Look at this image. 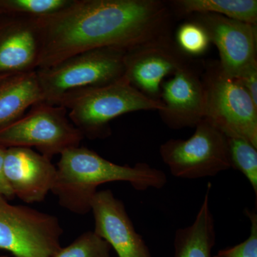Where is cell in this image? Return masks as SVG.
Instances as JSON below:
<instances>
[{"label": "cell", "mask_w": 257, "mask_h": 257, "mask_svg": "<svg viewBox=\"0 0 257 257\" xmlns=\"http://www.w3.org/2000/svg\"><path fill=\"white\" fill-rule=\"evenodd\" d=\"M172 10L161 0H71L36 18L40 35L37 69L96 49L126 51L171 37Z\"/></svg>", "instance_id": "6da1fadb"}, {"label": "cell", "mask_w": 257, "mask_h": 257, "mask_svg": "<svg viewBox=\"0 0 257 257\" xmlns=\"http://www.w3.org/2000/svg\"><path fill=\"white\" fill-rule=\"evenodd\" d=\"M52 192L62 207L79 215L91 211L97 187L109 182H125L138 191L162 189L167 182L165 172L147 163L134 167L105 160L84 147L69 148L60 155Z\"/></svg>", "instance_id": "7a4b0ae2"}, {"label": "cell", "mask_w": 257, "mask_h": 257, "mask_svg": "<svg viewBox=\"0 0 257 257\" xmlns=\"http://www.w3.org/2000/svg\"><path fill=\"white\" fill-rule=\"evenodd\" d=\"M54 105L67 111L71 122L84 138L104 139L111 135L109 123L121 116L142 110H163L160 100L148 97L132 85L126 77L100 87L64 94Z\"/></svg>", "instance_id": "3957f363"}, {"label": "cell", "mask_w": 257, "mask_h": 257, "mask_svg": "<svg viewBox=\"0 0 257 257\" xmlns=\"http://www.w3.org/2000/svg\"><path fill=\"white\" fill-rule=\"evenodd\" d=\"M126 53L113 47L96 49L37 69L45 102L54 105L67 93L106 85L122 78Z\"/></svg>", "instance_id": "277c9868"}, {"label": "cell", "mask_w": 257, "mask_h": 257, "mask_svg": "<svg viewBox=\"0 0 257 257\" xmlns=\"http://www.w3.org/2000/svg\"><path fill=\"white\" fill-rule=\"evenodd\" d=\"M204 119L226 138L247 140L257 147V105L237 79L226 75L219 62L205 66Z\"/></svg>", "instance_id": "5b68a950"}, {"label": "cell", "mask_w": 257, "mask_h": 257, "mask_svg": "<svg viewBox=\"0 0 257 257\" xmlns=\"http://www.w3.org/2000/svg\"><path fill=\"white\" fill-rule=\"evenodd\" d=\"M84 138L64 108L45 101L32 106L13 122L0 126V146L35 147L50 160L69 148L80 146Z\"/></svg>", "instance_id": "8992f818"}, {"label": "cell", "mask_w": 257, "mask_h": 257, "mask_svg": "<svg viewBox=\"0 0 257 257\" xmlns=\"http://www.w3.org/2000/svg\"><path fill=\"white\" fill-rule=\"evenodd\" d=\"M63 229L56 216L13 205L0 195V248L14 257H53Z\"/></svg>", "instance_id": "52a82bcc"}, {"label": "cell", "mask_w": 257, "mask_h": 257, "mask_svg": "<svg viewBox=\"0 0 257 257\" xmlns=\"http://www.w3.org/2000/svg\"><path fill=\"white\" fill-rule=\"evenodd\" d=\"M160 156L177 178L214 177L229 170L227 138L204 119L187 140H170L161 145Z\"/></svg>", "instance_id": "ba28073f"}, {"label": "cell", "mask_w": 257, "mask_h": 257, "mask_svg": "<svg viewBox=\"0 0 257 257\" xmlns=\"http://www.w3.org/2000/svg\"><path fill=\"white\" fill-rule=\"evenodd\" d=\"M190 63L187 55L167 37L127 51L124 76L140 92L160 100L164 79Z\"/></svg>", "instance_id": "9c48e42d"}, {"label": "cell", "mask_w": 257, "mask_h": 257, "mask_svg": "<svg viewBox=\"0 0 257 257\" xmlns=\"http://www.w3.org/2000/svg\"><path fill=\"white\" fill-rule=\"evenodd\" d=\"M194 21L216 45L225 74L236 79L257 65L256 25L213 14L195 15Z\"/></svg>", "instance_id": "30bf717a"}, {"label": "cell", "mask_w": 257, "mask_h": 257, "mask_svg": "<svg viewBox=\"0 0 257 257\" xmlns=\"http://www.w3.org/2000/svg\"><path fill=\"white\" fill-rule=\"evenodd\" d=\"M159 111L168 127L182 130L195 127L204 119L205 93L202 75L192 63L181 69L161 86Z\"/></svg>", "instance_id": "8fae6325"}, {"label": "cell", "mask_w": 257, "mask_h": 257, "mask_svg": "<svg viewBox=\"0 0 257 257\" xmlns=\"http://www.w3.org/2000/svg\"><path fill=\"white\" fill-rule=\"evenodd\" d=\"M91 211L94 231L109 243L119 257H152L143 236L137 232L124 203L109 189L97 191Z\"/></svg>", "instance_id": "7c38bea8"}, {"label": "cell", "mask_w": 257, "mask_h": 257, "mask_svg": "<svg viewBox=\"0 0 257 257\" xmlns=\"http://www.w3.org/2000/svg\"><path fill=\"white\" fill-rule=\"evenodd\" d=\"M4 169L15 197L29 204L45 199L57 175V167L50 159L25 147L7 148Z\"/></svg>", "instance_id": "4fadbf2b"}, {"label": "cell", "mask_w": 257, "mask_h": 257, "mask_svg": "<svg viewBox=\"0 0 257 257\" xmlns=\"http://www.w3.org/2000/svg\"><path fill=\"white\" fill-rule=\"evenodd\" d=\"M0 74H15L37 70L40 35L36 18L1 15Z\"/></svg>", "instance_id": "5bb4252c"}, {"label": "cell", "mask_w": 257, "mask_h": 257, "mask_svg": "<svg viewBox=\"0 0 257 257\" xmlns=\"http://www.w3.org/2000/svg\"><path fill=\"white\" fill-rule=\"evenodd\" d=\"M45 101L37 71L12 74L0 82V126L22 117L28 108Z\"/></svg>", "instance_id": "9a60e30c"}, {"label": "cell", "mask_w": 257, "mask_h": 257, "mask_svg": "<svg viewBox=\"0 0 257 257\" xmlns=\"http://www.w3.org/2000/svg\"><path fill=\"white\" fill-rule=\"evenodd\" d=\"M211 183L202 206L192 224L176 231L174 239L175 257H213L216 242L215 221L209 207Z\"/></svg>", "instance_id": "2e32d148"}, {"label": "cell", "mask_w": 257, "mask_h": 257, "mask_svg": "<svg viewBox=\"0 0 257 257\" xmlns=\"http://www.w3.org/2000/svg\"><path fill=\"white\" fill-rule=\"evenodd\" d=\"M168 4L179 16L217 15L257 25L256 0H175Z\"/></svg>", "instance_id": "e0dca14e"}, {"label": "cell", "mask_w": 257, "mask_h": 257, "mask_svg": "<svg viewBox=\"0 0 257 257\" xmlns=\"http://www.w3.org/2000/svg\"><path fill=\"white\" fill-rule=\"evenodd\" d=\"M231 168L239 171L252 187L257 198V147L244 139L227 138Z\"/></svg>", "instance_id": "ac0fdd59"}, {"label": "cell", "mask_w": 257, "mask_h": 257, "mask_svg": "<svg viewBox=\"0 0 257 257\" xmlns=\"http://www.w3.org/2000/svg\"><path fill=\"white\" fill-rule=\"evenodd\" d=\"M71 0H0V15L39 18L63 9Z\"/></svg>", "instance_id": "d6986e66"}, {"label": "cell", "mask_w": 257, "mask_h": 257, "mask_svg": "<svg viewBox=\"0 0 257 257\" xmlns=\"http://www.w3.org/2000/svg\"><path fill=\"white\" fill-rule=\"evenodd\" d=\"M111 248L94 231H86L53 257H110Z\"/></svg>", "instance_id": "ffe728a7"}, {"label": "cell", "mask_w": 257, "mask_h": 257, "mask_svg": "<svg viewBox=\"0 0 257 257\" xmlns=\"http://www.w3.org/2000/svg\"><path fill=\"white\" fill-rule=\"evenodd\" d=\"M176 40L179 50L189 55H202L211 43L205 29L194 21L179 27Z\"/></svg>", "instance_id": "44dd1931"}, {"label": "cell", "mask_w": 257, "mask_h": 257, "mask_svg": "<svg viewBox=\"0 0 257 257\" xmlns=\"http://www.w3.org/2000/svg\"><path fill=\"white\" fill-rule=\"evenodd\" d=\"M251 222L250 234L247 239L239 244L220 250L218 255L222 257H257V213L256 208L245 210Z\"/></svg>", "instance_id": "7402d4cb"}, {"label": "cell", "mask_w": 257, "mask_h": 257, "mask_svg": "<svg viewBox=\"0 0 257 257\" xmlns=\"http://www.w3.org/2000/svg\"><path fill=\"white\" fill-rule=\"evenodd\" d=\"M236 79L257 105V65L248 69Z\"/></svg>", "instance_id": "603a6c76"}, {"label": "cell", "mask_w": 257, "mask_h": 257, "mask_svg": "<svg viewBox=\"0 0 257 257\" xmlns=\"http://www.w3.org/2000/svg\"><path fill=\"white\" fill-rule=\"evenodd\" d=\"M6 148L0 146V195L7 199H13L15 197L14 193L10 188L5 175V157Z\"/></svg>", "instance_id": "cb8c5ba5"}, {"label": "cell", "mask_w": 257, "mask_h": 257, "mask_svg": "<svg viewBox=\"0 0 257 257\" xmlns=\"http://www.w3.org/2000/svg\"><path fill=\"white\" fill-rule=\"evenodd\" d=\"M12 75V74H0V82H2V81L4 80L5 78H7V77H9V76Z\"/></svg>", "instance_id": "d4e9b609"}, {"label": "cell", "mask_w": 257, "mask_h": 257, "mask_svg": "<svg viewBox=\"0 0 257 257\" xmlns=\"http://www.w3.org/2000/svg\"><path fill=\"white\" fill-rule=\"evenodd\" d=\"M213 257H222V256H219V255L216 254V255H215V256H214Z\"/></svg>", "instance_id": "484cf974"}, {"label": "cell", "mask_w": 257, "mask_h": 257, "mask_svg": "<svg viewBox=\"0 0 257 257\" xmlns=\"http://www.w3.org/2000/svg\"><path fill=\"white\" fill-rule=\"evenodd\" d=\"M0 257H8V256H0Z\"/></svg>", "instance_id": "4316f807"}]
</instances>
